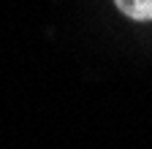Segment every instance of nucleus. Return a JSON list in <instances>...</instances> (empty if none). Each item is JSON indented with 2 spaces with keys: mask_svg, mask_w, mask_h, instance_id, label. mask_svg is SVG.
I'll return each instance as SVG.
<instances>
[{
  "mask_svg": "<svg viewBox=\"0 0 152 149\" xmlns=\"http://www.w3.org/2000/svg\"><path fill=\"white\" fill-rule=\"evenodd\" d=\"M117 8L133 22H152V0H114Z\"/></svg>",
  "mask_w": 152,
  "mask_h": 149,
  "instance_id": "nucleus-1",
  "label": "nucleus"
}]
</instances>
